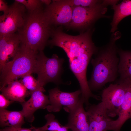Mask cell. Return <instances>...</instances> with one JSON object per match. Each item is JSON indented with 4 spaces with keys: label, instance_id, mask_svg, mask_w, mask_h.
<instances>
[{
    "label": "cell",
    "instance_id": "obj_1",
    "mask_svg": "<svg viewBox=\"0 0 131 131\" xmlns=\"http://www.w3.org/2000/svg\"><path fill=\"white\" fill-rule=\"evenodd\" d=\"M57 46L67 55L70 69L79 83L81 97L86 102L90 98H95L96 95L89 88L86 76L88 64L92 56L98 50L92 40L91 35L86 33L77 36L67 35L59 41Z\"/></svg>",
    "mask_w": 131,
    "mask_h": 131
},
{
    "label": "cell",
    "instance_id": "obj_2",
    "mask_svg": "<svg viewBox=\"0 0 131 131\" xmlns=\"http://www.w3.org/2000/svg\"><path fill=\"white\" fill-rule=\"evenodd\" d=\"M44 7L27 11L24 23L17 32L21 43L37 52L43 51L55 28L46 17Z\"/></svg>",
    "mask_w": 131,
    "mask_h": 131
},
{
    "label": "cell",
    "instance_id": "obj_3",
    "mask_svg": "<svg viewBox=\"0 0 131 131\" xmlns=\"http://www.w3.org/2000/svg\"><path fill=\"white\" fill-rule=\"evenodd\" d=\"M118 50L114 41L101 48L96 53L91 63L93 70L91 78L88 81L90 90H99L107 83L115 81L118 74L119 58Z\"/></svg>",
    "mask_w": 131,
    "mask_h": 131
},
{
    "label": "cell",
    "instance_id": "obj_4",
    "mask_svg": "<svg viewBox=\"0 0 131 131\" xmlns=\"http://www.w3.org/2000/svg\"><path fill=\"white\" fill-rule=\"evenodd\" d=\"M38 52L21 43L13 59L8 62L0 72V88L25 75L34 73Z\"/></svg>",
    "mask_w": 131,
    "mask_h": 131
},
{
    "label": "cell",
    "instance_id": "obj_5",
    "mask_svg": "<svg viewBox=\"0 0 131 131\" xmlns=\"http://www.w3.org/2000/svg\"><path fill=\"white\" fill-rule=\"evenodd\" d=\"M64 60L55 54L49 58L45 56L43 51L38 52L34 73L37 74V80L42 86L49 82L57 85L63 83L61 76Z\"/></svg>",
    "mask_w": 131,
    "mask_h": 131
},
{
    "label": "cell",
    "instance_id": "obj_6",
    "mask_svg": "<svg viewBox=\"0 0 131 131\" xmlns=\"http://www.w3.org/2000/svg\"><path fill=\"white\" fill-rule=\"evenodd\" d=\"M106 6L99 3L90 7H73L71 21L67 27L75 30H89L98 19L107 17L104 15L107 11Z\"/></svg>",
    "mask_w": 131,
    "mask_h": 131
},
{
    "label": "cell",
    "instance_id": "obj_7",
    "mask_svg": "<svg viewBox=\"0 0 131 131\" xmlns=\"http://www.w3.org/2000/svg\"><path fill=\"white\" fill-rule=\"evenodd\" d=\"M126 88L125 80L118 81L115 84H110L104 89L101 94L102 102L109 117L118 115L123 102Z\"/></svg>",
    "mask_w": 131,
    "mask_h": 131
},
{
    "label": "cell",
    "instance_id": "obj_8",
    "mask_svg": "<svg viewBox=\"0 0 131 131\" xmlns=\"http://www.w3.org/2000/svg\"><path fill=\"white\" fill-rule=\"evenodd\" d=\"M27 11L23 5L15 0L0 16V35L16 33L24 23Z\"/></svg>",
    "mask_w": 131,
    "mask_h": 131
},
{
    "label": "cell",
    "instance_id": "obj_9",
    "mask_svg": "<svg viewBox=\"0 0 131 131\" xmlns=\"http://www.w3.org/2000/svg\"><path fill=\"white\" fill-rule=\"evenodd\" d=\"M73 7L68 0H53L50 4L45 6V15L51 25L55 28L57 26L66 27L72 17Z\"/></svg>",
    "mask_w": 131,
    "mask_h": 131
},
{
    "label": "cell",
    "instance_id": "obj_10",
    "mask_svg": "<svg viewBox=\"0 0 131 131\" xmlns=\"http://www.w3.org/2000/svg\"><path fill=\"white\" fill-rule=\"evenodd\" d=\"M48 92L50 103L46 109L50 112H59L63 106L68 112L77 104L82 93L80 90L66 92L61 91L57 87L50 89Z\"/></svg>",
    "mask_w": 131,
    "mask_h": 131
},
{
    "label": "cell",
    "instance_id": "obj_11",
    "mask_svg": "<svg viewBox=\"0 0 131 131\" xmlns=\"http://www.w3.org/2000/svg\"><path fill=\"white\" fill-rule=\"evenodd\" d=\"M86 111L89 123V131H107L110 130L112 120L106 107L101 102L89 106Z\"/></svg>",
    "mask_w": 131,
    "mask_h": 131
},
{
    "label": "cell",
    "instance_id": "obj_12",
    "mask_svg": "<svg viewBox=\"0 0 131 131\" xmlns=\"http://www.w3.org/2000/svg\"><path fill=\"white\" fill-rule=\"evenodd\" d=\"M45 91L39 90L32 93L28 100L21 104L22 109L21 110L26 120L33 122L34 120L35 112L39 109H46L49 104V96L43 93Z\"/></svg>",
    "mask_w": 131,
    "mask_h": 131
},
{
    "label": "cell",
    "instance_id": "obj_13",
    "mask_svg": "<svg viewBox=\"0 0 131 131\" xmlns=\"http://www.w3.org/2000/svg\"><path fill=\"white\" fill-rule=\"evenodd\" d=\"M84 100L81 96L76 105L70 109L68 122L65 125L72 131H89V123L86 111L84 108Z\"/></svg>",
    "mask_w": 131,
    "mask_h": 131
},
{
    "label": "cell",
    "instance_id": "obj_14",
    "mask_svg": "<svg viewBox=\"0 0 131 131\" xmlns=\"http://www.w3.org/2000/svg\"><path fill=\"white\" fill-rule=\"evenodd\" d=\"M21 43L17 33L0 35V71L9 57L15 56Z\"/></svg>",
    "mask_w": 131,
    "mask_h": 131
},
{
    "label": "cell",
    "instance_id": "obj_15",
    "mask_svg": "<svg viewBox=\"0 0 131 131\" xmlns=\"http://www.w3.org/2000/svg\"><path fill=\"white\" fill-rule=\"evenodd\" d=\"M125 80L126 82V90L124 100L116 120H112L110 130L120 131L124 123L128 119H131V80Z\"/></svg>",
    "mask_w": 131,
    "mask_h": 131
},
{
    "label": "cell",
    "instance_id": "obj_16",
    "mask_svg": "<svg viewBox=\"0 0 131 131\" xmlns=\"http://www.w3.org/2000/svg\"><path fill=\"white\" fill-rule=\"evenodd\" d=\"M0 90L1 94L6 98L20 104L25 102V98L31 95L18 79L12 82L6 86L0 88Z\"/></svg>",
    "mask_w": 131,
    "mask_h": 131
},
{
    "label": "cell",
    "instance_id": "obj_17",
    "mask_svg": "<svg viewBox=\"0 0 131 131\" xmlns=\"http://www.w3.org/2000/svg\"><path fill=\"white\" fill-rule=\"evenodd\" d=\"M24 116L21 111H10L0 109V125L2 127H21L25 123Z\"/></svg>",
    "mask_w": 131,
    "mask_h": 131
},
{
    "label": "cell",
    "instance_id": "obj_18",
    "mask_svg": "<svg viewBox=\"0 0 131 131\" xmlns=\"http://www.w3.org/2000/svg\"><path fill=\"white\" fill-rule=\"evenodd\" d=\"M114 14L111 23V32H114L117 29L119 23L123 18L131 15V0H123L117 5L113 6Z\"/></svg>",
    "mask_w": 131,
    "mask_h": 131
},
{
    "label": "cell",
    "instance_id": "obj_19",
    "mask_svg": "<svg viewBox=\"0 0 131 131\" xmlns=\"http://www.w3.org/2000/svg\"><path fill=\"white\" fill-rule=\"evenodd\" d=\"M119 56L118 81L128 79L131 80V51L118 50Z\"/></svg>",
    "mask_w": 131,
    "mask_h": 131
},
{
    "label": "cell",
    "instance_id": "obj_20",
    "mask_svg": "<svg viewBox=\"0 0 131 131\" xmlns=\"http://www.w3.org/2000/svg\"><path fill=\"white\" fill-rule=\"evenodd\" d=\"M45 118L47 120L46 123L42 127L38 128L41 131H68V129L66 126L61 125L53 114L46 115Z\"/></svg>",
    "mask_w": 131,
    "mask_h": 131
},
{
    "label": "cell",
    "instance_id": "obj_21",
    "mask_svg": "<svg viewBox=\"0 0 131 131\" xmlns=\"http://www.w3.org/2000/svg\"><path fill=\"white\" fill-rule=\"evenodd\" d=\"M31 74H28L20 78V81L31 94L34 92L39 90L45 91L44 87Z\"/></svg>",
    "mask_w": 131,
    "mask_h": 131
},
{
    "label": "cell",
    "instance_id": "obj_22",
    "mask_svg": "<svg viewBox=\"0 0 131 131\" xmlns=\"http://www.w3.org/2000/svg\"><path fill=\"white\" fill-rule=\"evenodd\" d=\"M23 5L27 11H32L43 6L44 5L40 0H15Z\"/></svg>",
    "mask_w": 131,
    "mask_h": 131
},
{
    "label": "cell",
    "instance_id": "obj_23",
    "mask_svg": "<svg viewBox=\"0 0 131 131\" xmlns=\"http://www.w3.org/2000/svg\"><path fill=\"white\" fill-rule=\"evenodd\" d=\"M70 4L72 7L80 6L90 7L94 6L101 2L94 0H68Z\"/></svg>",
    "mask_w": 131,
    "mask_h": 131
},
{
    "label": "cell",
    "instance_id": "obj_24",
    "mask_svg": "<svg viewBox=\"0 0 131 131\" xmlns=\"http://www.w3.org/2000/svg\"><path fill=\"white\" fill-rule=\"evenodd\" d=\"M0 131H42L38 128H36L31 125V127L29 128H15L6 127L1 129Z\"/></svg>",
    "mask_w": 131,
    "mask_h": 131
},
{
    "label": "cell",
    "instance_id": "obj_25",
    "mask_svg": "<svg viewBox=\"0 0 131 131\" xmlns=\"http://www.w3.org/2000/svg\"><path fill=\"white\" fill-rule=\"evenodd\" d=\"M14 102L7 98L1 94H0V109H6Z\"/></svg>",
    "mask_w": 131,
    "mask_h": 131
},
{
    "label": "cell",
    "instance_id": "obj_26",
    "mask_svg": "<svg viewBox=\"0 0 131 131\" xmlns=\"http://www.w3.org/2000/svg\"><path fill=\"white\" fill-rule=\"evenodd\" d=\"M9 6H8L5 1L3 0H0V11H2L4 13L7 12L8 10Z\"/></svg>",
    "mask_w": 131,
    "mask_h": 131
},
{
    "label": "cell",
    "instance_id": "obj_27",
    "mask_svg": "<svg viewBox=\"0 0 131 131\" xmlns=\"http://www.w3.org/2000/svg\"><path fill=\"white\" fill-rule=\"evenodd\" d=\"M118 1L116 0H104L102 2L104 5L106 6L108 5H112L113 6L115 5Z\"/></svg>",
    "mask_w": 131,
    "mask_h": 131
},
{
    "label": "cell",
    "instance_id": "obj_28",
    "mask_svg": "<svg viewBox=\"0 0 131 131\" xmlns=\"http://www.w3.org/2000/svg\"><path fill=\"white\" fill-rule=\"evenodd\" d=\"M41 2L45 6H48L51 4L52 0H40Z\"/></svg>",
    "mask_w": 131,
    "mask_h": 131
}]
</instances>
